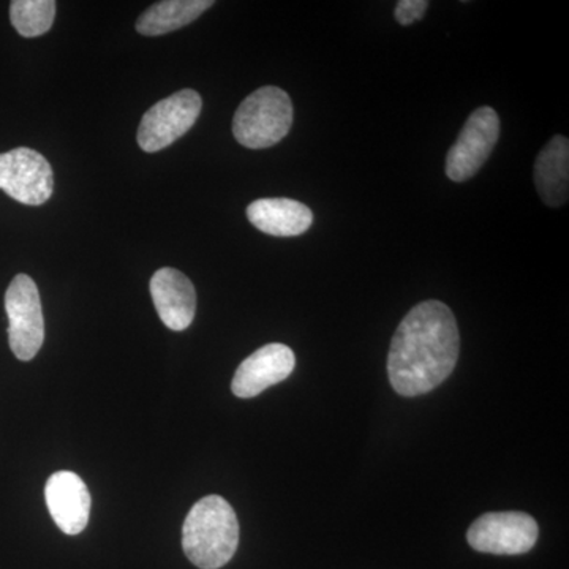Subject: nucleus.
<instances>
[{"mask_svg": "<svg viewBox=\"0 0 569 569\" xmlns=\"http://www.w3.org/2000/svg\"><path fill=\"white\" fill-rule=\"evenodd\" d=\"M203 100L192 89H183L160 100L142 116L138 144L144 152H159L183 137L197 122Z\"/></svg>", "mask_w": 569, "mask_h": 569, "instance_id": "5", "label": "nucleus"}, {"mask_svg": "<svg viewBox=\"0 0 569 569\" xmlns=\"http://www.w3.org/2000/svg\"><path fill=\"white\" fill-rule=\"evenodd\" d=\"M535 186L550 208L567 204L569 197V141L557 134L539 152L535 163Z\"/></svg>", "mask_w": 569, "mask_h": 569, "instance_id": "13", "label": "nucleus"}, {"mask_svg": "<svg viewBox=\"0 0 569 569\" xmlns=\"http://www.w3.org/2000/svg\"><path fill=\"white\" fill-rule=\"evenodd\" d=\"M153 306L171 331H183L193 323L197 291L189 277L173 268L159 269L151 279Z\"/></svg>", "mask_w": 569, "mask_h": 569, "instance_id": "11", "label": "nucleus"}, {"mask_svg": "<svg viewBox=\"0 0 569 569\" xmlns=\"http://www.w3.org/2000/svg\"><path fill=\"white\" fill-rule=\"evenodd\" d=\"M11 351L20 361H31L44 342V320L39 288L32 277L18 274L6 293Z\"/></svg>", "mask_w": 569, "mask_h": 569, "instance_id": "4", "label": "nucleus"}, {"mask_svg": "<svg viewBox=\"0 0 569 569\" xmlns=\"http://www.w3.org/2000/svg\"><path fill=\"white\" fill-rule=\"evenodd\" d=\"M239 545V522L234 509L219 496L201 498L182 529L187 559L201 569H219L233 559Z\"/></svg>", "mask_w": 569, "mask_h": 569, "instance_id": "2", "label": "nucleus"}, {"mask_svg": "<svg viewBox=\"0 0 569 569\" xmlns=\"http://www.w3.org/2000/svg\"><path fill=\"white\" fill-rule=\"evenodd\" d=\"M295 366L296 358L290 347L269 343L241 362L231 381V391L239 399H252L287 380L293 373Z\"/></svg>", "mask_w": 569, "mask_h": 569, "instance_id": "9", "label": "nucleus"}, {"mask_svg": "<svg viewBox=\"0 0 569 569\" xmlns=\"http://www.w3.org/2000/svg\"><path fill=\"white\" fill-rule=\"evenodd\" d=\"M0 190L22 204L47 203L54 190L50 162L29 148L0 153Z\"/></svg>", "mask_w": 569, "mask_h": 569, "instance_id": "8", "label": "nucleus"}, {"mask_svg": "<svg viewBox=\"0 0 569 569\" xmlns=\"http://www.w3.org/2000/svg\"><path fill=\"white\" fill-rule=\"evenodd\" d=\"M293 126V103L288 93L274 86L258 89L239 104L233 133L239 144L266 149L283 140Z\"/></svg>", "mask_w": 569, "mask_h": 569, "instance_id": "3", "label": "nucleus"}, {"mask_svg": "<svg viewBox=\"0 0 569 569\" xmlns=\"http://www.w3.org/2000/svg\"><path fill=\"white\" fill-rule=\"evenodd\" d=\"M537 520L526 512H488L471 523L467 541L475 550L493 556H520L538 541Z\"/></svg>", "mask_w": 569, "mask_h": 569, "instance_id": "6", "label": "nucleus"}, {"mask_svg": "<svg viewBox=\"0 0 569 569\" xmlns=\"http://www.w3.org/2000/svg\"><path fill=\"white\" fill-rule=\"evenodd\" d=\"M500 138V119L493 108L482 107L471 112L458 141L449 149L447 176L451 181L463 182L473 178L488 162Z\"/></svg>", "mask_w": 569, "mask_h": 569, "instance_id": "7", "label": "nucleus"}, {"mask_svg": "<svg viewBox=\"0 0 569 569\" xmlns=\"http://www.w3.org/2000/svg\"><path fill=\"white\" fill-rule=\"evenodd\" d=\"M44 500L52 520L66 535L74 537L88 527L91 516V493L73 471H58L48 479Z\"/></svg>", "mask_w": 569, "mask_h": 569, "instance_id": "10", "label": "nucleus"}, {"mask_svg": "<svg viewBox=\"0 0 569 569\" xmlns=\"http://www.w3.org/2000/svg\"><path fill=\"white\" fill-rule=\"evenodd\" d=\"M212 6V0H163L153 3L138 18L137 31L146 37L178 31L197 20Z\"/></svg>", "mask_w": 569, "mask_h": 569, "instance_id": "14", "label": "nucleus"}, {"mask_svg": "<svg viewBox=\"0 0 569 569\" xmlns=\"http://www.w3.org/2000/svg\"><path fill=\"white\" fill-rule=\"evenodd\" d=\"M247 219L266 234L291 238L305 234L312 227L313 213L290 198H263L247 208Z\"/></svg>", "mask_w": 569, "mask_h": 569, "instance_id": "12", "label": "nucleus"}, {"mask_svg": "<svg viewBox=\"0 0 569 569\" xmlns=\"http://www.w3.org/2000/svg\"><path fill=\"white\" fill-rule=\"evenodd\" d=\"M56 17L52 0H13L10 3V20L22 37L43 36L50 31Z\"/></svg>", "mask_w": 569, "mask_h": 569, "instance_id": "15", "label": "nucleus"}, {"mask_svg": "<svg viewBox=\"0 0 569 569\" xmlns=\"http://www.w3.org/2000/svg\"><path fill=\"white\" fill-rule=\"evenodd\" d=\"M460 351L458 321L440 301H425L407 313L392 337L388 376L397 395L417 397L440 387Z\"/></svg>", "mask_w": 569, "mask_h": 569, "instance_id": "1", "label": "nucleus"}, {"mask_svg": "<svg viewBox=\"0 0 569 569\" xmlns=\"http://www.w3.org/2000/svg\"><path fill=\"white\" fill-rule=\"evenodd\" d=\"M430 3L427 0H400L396 6V20L399 24L410 26L425 17Z\"/></svg>", "mask_w": 569, "mask_h": 569, "instance_id": "16", "label": "nucleus"}]
</instances>
